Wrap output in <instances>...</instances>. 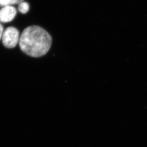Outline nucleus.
I'll use <instances>...</instances> for the list:
<instances>
[{"label": "nucleus", "mask_w": 147, "mask_h": 147, "mask_svg": "<svg viewBox=\"0 0 147 147\" xmlns=\"http://www.w3.org/2000/svg\"><path fill=\"white\" fill-rule=\"evenodd\" d=\"M52 38L44 29L38 26H31L25 28L19 40L20 49L28 56L40 57L50 50Z\"/></svg>", "instance_id": "nucleus-1"}, {"label": "nucleus", "mask_w": 147, "mask_h": 147, "mask_svg": "<svg viewBox=\"0 0 147 147\" xmlns=\"http://www.w3.org/2000/svg\"><path fill=\"white\" fill-rule=\"evenodd\" d=\"M10 0H0V5L1 6H6L10 5Z\"/></svg>", "instance_id": "nucleus-5"}, {"label": "nucleus", "mask_w": 147, "mask_h": 147, "mask_svg": "<svg viewBox=\"0 0 147 147\" xmlns=\"http://www.w3.org/2000/svg\"><path fill=\"white\" fill-rule=\"evenodd\" d=\"M16 14V10L12 5H6L0 9V22H9L12 21Z\"/></svg>", "instance_id": "nucleus-3"}, {"label": "nucleus", "mask_w": 147, "mask_h": 147, "mask_svg": "<svg viewBox=\"0 0 147 147\" xmlns=\"http://www.w3.org/2000/svg\"><path fill=\"white\" fill-rule=\"evenodd\" d=\"M30 5L28 3L25 2H22L19 4L18 7V9L20 12L22 14H26L29 11Z\"/></svg>", "instance_id": "nucleus-4"}, {"label": "nucleus", "mask_w": 147, "mask_h": 147, "mask_svg": "<svg viewBox=\"0 0 147 147\" xmlns=\"http://www.w3.org/2000/svg\"><path fill=\"white\" fill-rule=\"evenodd\" d=\"M3 31H3V27L2 26V25H1V24L0 23V40L2 39Z\"/></svg>", "instance_id": "nucleus-7"}, {"label": "nucleus", "mask_w": 147, "mask_h": 147, "mask_svg": "<svg viewBox=\"0 0 147 147\" xmlns=\"http://www.w3.org/2000/svg\"><path fill=\"white\" fill-rule=\"evenodd\" d=\"M2 40L3 45L5 47L14 48L19 42V32L15 27H8L3 31Z\"/></svg>", "instance_id": "nucleus-2"}, {"label": "nucleus", "mask_w": 147, "mask_h": 147, "mask_svg": "<svg viewBox=\"0 0 147 147\" xmlns=\"http://www.w3.org/2000/svg\"><path fill=\"white\" fill-rule=\"evenodd\" d=\"M24 2V0H10V4L9 5H19L21 2Z\"/></svg>", "instance_id": "nucleus-6"}]
</instances>
